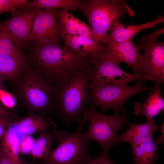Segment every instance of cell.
<instances>
[{
    "label": "cell",
    "instance_id": "cell-1",
    "mask_svg": "<svg viewBox=\"0 0 164 164\" xmlns=\"http://www.w3.org/2000/svg\"><path fill=\"white\" fill-rule=\"evenodd\" d=\"M94 65L90 64L74 71L66 78L51 83L52 109L50 112L67 127L82 118L85 106L89 104L87 85Z\"/></svg>",
    "mask_w": 164,
    "mask_h": 164
},
{
    "label": "cell",
    "instance_id": "cell-2",
    "mask_svg": "<svg viewBox=\"0 0 164 164\" xmlns=\"http://www.w3.org/2000/svg\"><path fill=\"white\" fill-rule=\"evenodd\" d=\"M11 81L15 98L26 108L28 114L50 113L52 109L51 82L29 61Z\"/></svg>",
    "mask_w": 164,
    "mask_h": 164
},
{
    "label": "cell",
    "instance_id": "cell-3",
    "mask_svg": "<svg viewBox=\"0 0 164 164\" xmlns=\"http://www.w3.org/2000/svg\"><path fill=\"white\" fill-rule=\"evenodd\" d=\"M27 59L52 83L67 78L76 70L92 64L71 49L58 43L33 46Z\"/></svg>",
    "mask_w": 164,
    "mask_h": 164
},
{
    "label": "cell",
    "instance_id": "cell-4",
    "mask_svg": "<svg viewBox=\"0 0 164 164\" xmlns=\"http://www.w3.org/2000/svg\"><path fill=\"white\" fill-rule=\"evenodd\" d=\"M79 9L87 18L95 41L105 45L113 22L126 15L135 14L126 1L122 0H89Z\"/></svg>",
    "mask_w": 164,
    "mask_h": 164
},
{
    "label": "cell",
    "instance_id": "cell-5",
    "mask_svg": "<svg viewBox=\"0 0 164 164\" xmlns=\"http://www.w3.org/2000/svg\"><path fill=\"white\" fill-rule=\"evenodd\" d=\"M86 119L83 114L76 131L70 133L66 130L56 131L54 138L58 145L51 150L41 164H85L95 155L90 152V144L82 137Z\"/></svg>",
    "mask_w": 164,
    "mask_h": 164
},
{
    "label": "cell",
    "instance_id": "cell-6",
    "mask_svg": "<svg viewBox=\"0 0 164 164\" xmlns=\"http://www.w3.org/2000/svg\"><path fill=\"white\" fill-rule=\"evenodd\" d=\"M84 114L89 123L87 130L82 135L84 140L96 142L103 150L109 151L116 145L118 131L130 123L126 112L119 114L106 115L99 112L95 108H85Z\"/></svg>",
    "mask_w": 164,
    "mask_h": 164
},
{
    "label": "cell",
    "instance_id": "cell-7",
    "mask_svg": "<svg viewBox=\"0 0 164 164\" xmlns=\"http://www.w3.org/2000/svg\"><path fill=\"white\" fill-rule=\"evenodd\" d=\"M145 81H139L130 86L110 84L89 87V104L91 106L99 108L103 113L108 110H112L114 114L120 111L126 112L127 109L124 104L128 98L138 93L155 89L146 87Z\"/></svg>",
    "mask_w": 164,
    "mask_h": 164
},
{
    "label": "cell",
    "instance_id": "cell-8",
    "mask_svg": "<svg viewBox=\"0 0 164 164\" xmlns=\"http://www.w3.org/2000/svg\"><path fill=\"white\" fill-rule=\"evenodd\" d=\"M143 80L154 81L153 78L150 75L132 74L123 70L120 68L118 63L105 54L94 65L87 87L88 88L110 84L127 85L131 82Z\"/></svg>",
    "mask_w": 164,
    "mask_h": 164
},
{
    "label": "cell",
    "instance_id": "cell-9",
    "mask_svg": "<svg viewBox=\"0 0 164 164\" xmlns=\"http://www.w3.org/2000/svg\"><path fill=\"white\" fill-rule=\"evenodd\" d=\"M164 32L162 28L149 34L140 41L144 50L143 55L150 75L153 78V88H159L164 82V43L157 41Z\"/></svg>",
    "mask_w": 164,
    "mask_h": 164
},
{
    "label": "cell",
    "instance_id": "cell-10",
    "mask_svg": "<svg viewBox=\"0 0 164 164\" xmlns=\"http://www.w3.org/2000/svg\"><path fill=\"white\" fill-rule=\"evenodd\" d=\"M54 9H41L37 13L33 23L29 43L33 46L58 43L62 38Z\"/></svg>",
    "mask_w": 164,
    "mask_h": 164
},
{
    "label": "cell",
    "instance_id": "cell-11",
    "mask_svg": "<svg viewBox=\"0 0 164 164\" xmlns=\"http://www.w3.org/2000/svg\"><path fill=\"white\" fill-rule=\"evenodd\" d=\"M105 54L119 63L123 62L131 67L134 74L150 75L143 55L140 41L134 44L132 40L121 42H108L106 44Z\"/></svg>",
    "mask_w": 164,
    "mask_h": 164
},
{
    "label": "cell",
    "instance_id": "cell-12",
    "mask_svg": "<svg viewBox=\"0 0 164 164\" xmlns=\"http://www.w3.org/2000/svg\"><path fill=\"white\" fill-rule=\"evenodd\" d=\"M11 14L8 19L0 22L13 39L19 49L28 46L34 21L37 13L41 9H25ZM20 50V49H19Z\"/></svg>",
    "mask_w": 164,
    "mask_h": 164
},
{
    "label": "cell",
    "instance_id": "cell-13",
    "mask_svg": "<svg viewBox=\"0 0 164 164\" xmlns=\"http://www.w3.org/2000/svg\"><path fill=\"white\" fill-rule=\"evenodd\" d=\"M61 35L65 45L82 58L89 59L93 65L97 63L106 52L105 46L91 38L64 33H61Z\"/></svg>",
    "mask_w": 164,
    "mask_h": 164
},
{
    "label": "cell",
    "instance_id": "cell-14",
    "mask_svg": "<svg viewBox=\"0 0 164 164\" xmlns=\"http://www.w3.org/2000/svg\"><path fill=\"white\" fill-rule=\"evenodd\" d=\"M164 22V17L161 15L155 20L137 25H126L121 22L120 19H118L113 22L109 30L106 44L108 42H121L132 40L140 31L152 28Z\"/></svg>",
    "mask_w": 164,
    "mask_h": 164
},
{
    "label": "cell",
    "instance_id": "cell-15",
    "mask_svg": "<svg viewBox=\"0 0 164 164\" xmlns=\"http://www.w3.org/2000/svg\"><path fill=\"white\" fill-rule=\"evenodd\" d=\"M61 33L88 37L94 40L90 26L83 22L66 10L56 11Z\"/></svg>",
    "mask_w": 164,
    "mask_h": 164
},
{
    "label": "cell",
    "instance_id": "cell-16",
    "mask_svg": "<svg viewBox=\"0 0 164 164\" xmlns=\"http://www.w3.org/2000/svg\"><path fill=\"white\" fill-rule=\"evenodd\" d=\"M17 132L30 135L44 131L56 129L57 124L45 114H30L18 120L14 125Z\"/></svg>",
    "mask_w": 164,
    "mask_h": 164
},
{
    "label": "cell",
    "instance_id": "cell-17",
    "mask_svg": "<svg viewBox=\"0 0 164 164\" xmlns=\"http://www.w3.org/2000/svg\"><path fill=\"white\" fill-rule=\"evenodd\" d=\"M151 91L143 103L137 102L134 105V113L136 116L145 117L149 120L164 111V100L160 88H155Z\"/></svg>",
    "mask_w": 164,
    "mask_h": 164
},
{
    "label": "cell",
    "instance_id": "cell-18",
    "mask_svg": "<svg viewBox=\"0 0 164 164\" xmlns=\"http://www.w3.org/2000/svg\"><path fill=\"white\" fill-rule=\"evenodd\" d=\"M13 125L9 127L4 133L0 141L1 146L14 164H39L29 162L21 156L19 149L20 139Z\"/></svg>",
    "mask_w": 164,
    "mask_h": 164
},
{
    "label": "cell",
    "instance_id": "cell-19",
    "mask_svg": "<svg viewBox=\"0 0 164 164\" xmlns=\"http://www.w3.org/2000/svg\"><path fill=\"white\" fill-rule=\"evenodd\" d=\"M28 62L24 55L0 54V75L4 79L11 81L19 74Z\"/></svg>",
    "mask_w": 164,
    "mask_h": 164
},
{
    "label": "cell",
    "instance_id": "cell-20",
    "mask_svg": "<svg viewBox=\"0 0 164 164\" xmlns=\"http://www.w3.org/2000/svg\"><path fill=\"white\" fill-rule=\"evenodd\" d=\"M133 156V164H154L158 157L159 147L154 140L132 146Z\"/></svg>",
    "mask_w": 164,
    "mask_h": 164
},
{
    "label": "cell",
    "instance_id": "cell-21",
    "mask_svg": "<svg viewBox=\"0 0 164 164\" xmlns=\"http://www.w3.org/2000/svg\"><path fill=\"white\" fill-rule=\"evenodd\" d=\"M56 129L44 131L38 133L34 147L29 154L33 158L40 159H45L51 151V144L54 140Z\"/></svg>",
    "mask_w": 164,
    "mask_h": 164
},
{
    "label": "cell",
    "instance_id": "cell-22",
    "mask_svg": "<svg viewBox=\"0 0 164 164\" xmlns=\"http://www.w3.org/2000/svg\"><path fill=\"white\" fill-rule=\"evenodd\" d=\"M84 2L80 0H33L28 2L25 9H54L60 8L73 11L79 9Z\"/></svg>",
    "mask_w": 164,
    "mask_h": 164
},
{
    "label": "cell",
    "instance_id": "cell-23",
    "mask_svg": "<svg viewBox=\"0 0 164 164\" xmlns=\"http://www.w3.org/2000/svg\"><path fill=\"white\" fill-rule=\"evenodd\" d=\"M129 124V126L127 129L121 134L117 135L116 145L121 142H127L131 138L140 135L150 133H154L159 128L154 119L147 120V122L144 123H130Z\"/></svg>",
    "mask_w": 164,
    "mask_h": 164
},
{
    "label": "cell",
    "instance_id": "cell-24",
    "mask_svg": "<svg viewBox=\"0 0 164 164\" xmlns=\"http://www.w3.org/2000/svg\"><path fill=\"white\" fill-rule=\"evenodd\" d=\"M0 54L22 56L24 55L17 47L10 35L0 24Z\"/></svg>",
    "mask_w": 164,
    "mask_h": 164
},
{
    "label": "cell",
    "instance_id": "cell-25",
    "mask_svg": "<svg viewBox=\"0 0 164 164\" xmlns=\"http://www.w3.org/2000/svg\"><path fill=\"white\" fill-rule=\"evenodd\" d=\"M28 1L26 0H0V14L16 12L17 8L24 9Z\"/></svg>",
    "mask_w": 164,
    "mask_h": 164
},
{
    "label": "cell",
    "instance_id": "cell-26",
    "mask_svg": "<svg viewBox=\"0 0 164 164\" xmlns=\"http://www.w3.org/2000/svg\"><path fill=\"white\" fill-rule=\"evenodd\" d=\"M36 140L31 135H25L20 139L19 143L20 154H29L34 147Z\"/></svg>",
    "mask_w": 164,
    "mask_h": 164
},
{
    "label": "cell",
    "instance_id": "cell-27",
    "mask_svg": "<svg viewBox=\"0 0 164 164\" xmlns=\"http://www.w3.org/2000/svg\"><path fill=\"white\" fill-rule=\"evenodd\" d=\"M109 151L103 150L99 155L95 156L85 164H118L114 162L109 155Z\"/></svg>",
    "mask_w": 164,
    "mask_h": 164
},
{
    "label": "cell",
    "instance_id": "cell-28",
    "mask_svg": "<svg viewBox=\"0 0 164 164\" xmlns=\"http://www.w3.org/2000/svg\"><path fill=\"white\" fill-rule=\"evenodd\" d=\"M17 120L0 118V141L7 129L14 125Z\"/></svg>",
    "mask_w": 164,
    "mask_h": 164
},
{
    "label": "cell",
    "instance_id": "cell-29",
    "mask_svg": "<svg viewBox=\"0 0 164 164\" xmlns=\"http://www.w3.org/2000/svg\"><path fill=\"white\" fill-rule=\"evenodd\" d=\"M0 118L15 119L22 118L0 103Z\"/></svg>",
    "mask_w": 164,
    "mask_h": 164
},
{
    "label": "cell",
    "instance_id": "cell-30",
    "mask_svg": "<svg viewBox=\"0 0 164 164\" xmlns=\"http://www.w3.org/2000/svg\"><path fill=\"white\" fill-rule=\"evenodd\" d=\"M0 164H14L1 145L0 146Z\"/></svg>",
    "mask_w": 164,
    "mask_h": 164
},
{
    "label": "cell",
    "instance_id": "cell-31",
    "mask_svg": "<svg viewBox=\"0 0 164 164\" xmlns=\"http://www.w3.org/2000/svg\"><path fill=\"white\" fill-rule=\"evenodd\" d=\"M160 128L162 131V136H160L158 138L157 142V143H161L163 142L164 141V123L162 125L161 127H160Z\"/></svg>",
    "mask_w": 164,
    "mask_h": 164
},
{
    "label": "cell",
    "instance_id": "cell-32",
    "mask_svg": "<svg viewBox=\"0 0 164 164\" xmlns=\"http://www.w3.org/2000/svg\"><path fill=\"white\" fill-rule=\"evenodd\" d=\"M4 79V78L0 75V91L2 87Z\"/></svg>",
    "mask_w": 164,
    "mask_h": 164
}]
</instances>
